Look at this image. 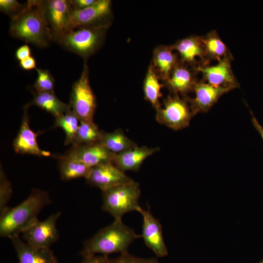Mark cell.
<instances>
[{
    "label": "cell",
    "mask_w": 263,
    "mask_h": 263,
    "mask_svg": "<svg viewBox=\"0 0 263 263\" xmlns=\"http://www.w3.org/2000/svg\"><path fill=\"white\" fill-rule=\"evenodd\" d=\"M40 6L53 41L56 43L75 29L69 0H40Z\"/></svg>",
    "instance_id": "7"
},
{
    "label": "cell",
    "mask_w": 263,
    "mask_h": 263,
    "mask_svg": "<svg viewBox=\"0 0 263 263\" xmlns=\"http://www.w3.org/2000/svg\"><path fill=\"white\" fill-rule=\"evenodd\" d=\"M51 203L48 193L34 189L29 196L15 207H8L0 213V236L9 239L19 236L37 221L38 216Z\"/></svg>",
    "instance_id": "1"
},
{
    "label": "cell",
    "mask_w": 263,
    "mask_h": 263,
    "mask_svg": "<svg viewBox=\"0 0 263 263\" xmlns=\"http://www.w3.org/2000/svg\"><path fill=\"white\" fill-rule=\"evenodd\" d=\"M26 2L21 4L16 0H0V11L11 19L20 14L26 7Z\"/></svg>",
    "instance_id": "31"
},
{
    "label": "cell",
    "mask_w": 263,
    "mask_h": 263,
    "mask_svg": "<svg viewBox=\"0 0 263 263\" xmlns=\"http://www.w3.org/2000/svg\"><path fill=\"white\" fill-rule=\"evenodd\" d=\"M143 217L142 233L141 236L147 246L150 249L157 257L162 258L168 254V249L164 243L161 225L154 218L150 209L145 210L139 206L136 210Z\"/></svg>",
    "instance_id": "13"
},
{
    "label": "cell",
    "mask_w": 263,
    "mask_h": 263,
    "mask_svg": "<svg viewBox=\"0 0 263 263\" xmlns=\"http://www.w3.org/2000/svg\"><path fill=\"white\" fill-rule=\"evenodd\" d=\"M31 56V50L27 44L19 47L15 52V57L20 61Z\"/></svg>",
    "instance_id": "34"
},
{
    "label": "cell",
    "mask_w": 263,
    "mask_h": 263,
    "mask_svg": "<svg viewBox=\"0 0 263 263\" xmlns=\"http://www.w3.org/2000/svg\"><path fill=\"white\" fill-rule=\"evenodd\" d=\"M195 69L179 62L174 68L169 79L164 83L171 94L188 96V93L193 91L198 81Z\"/></svg>",
    "instance_id": "18"
},
{
    "label": "cell",
    "mask_w": 263,
    "mask_h": 263,
    "mask_svg": "<svg viewBox=\"0 0 263 263\" xmlns=\"http://www.w3.org/2000/svg\"><path fill=\"white\" fill-rule=\"evenodd\" d=\"M65 154L89 168L103 163L113 162L115 155L100 142L72 146Z\"/></svg>",
    "instance_id": "16"
},
{
    "label": "cell",
    "mask_w": 263,
    "mask_h": 263,
    "mask_svg": "<svg viewBox=\"0 0 263 263\" xmlns=\"http://www.w3.org/2000/svg\"><path fill=\"white\" fill-rule=\"evenodd\" d=\"M32 101L29 103L35 105L46 112L52 114L55 117H58L69 110V104L61 101L56 95L55 93H39L34 91Z\"/></svg>",
    "instance_id": "22"
},
{
    "label": "cell",
    "mask_w": 263,
    "mask_h": 263,
    "mask_svg": "<svg viewBox=\"0 0 263 263\" xmlns=\"http://www.w3.org/2000/svg\"><path fill=\"white\" fill-rule=\"evenodd\" d=\"M10 239L16 251L18 263H58L57 258L50 248L32 247L19 236Z\"/></svg>",
    "instance_id": "19"
},
{
    "label": "cell",
    "mask_w": 263,
    "mask_h": 263,
    "mask_svg": "<svg viewBox=\"0 0 263 263\" xmlns=\"http://www.w3.org/2000/svg\"><path fill=\"white\" fill-rule=\"evenodd\" d=\"M201 39L206 58L209 62L211 60L219 61L225 57L232 56L226 44L215 30L201 36Z\"/></svg>",
    "instance_id": "23"
},
{
    "label": "cell",
    "mask_w": 263,
    "mask_h": 263,
    "mask_svg": "<svg viewBox=\"0 0 263 263\" xmlns=\"http://www.w3.org/2000/svg\"><path fill=\"white\" fill-rule=\"evenodd\" d=\"M110 26H81L75 28L58 42L66 50L84 61L95 54L103 44Z\"/></svg>",
    "instance_id": "4"
},
{
    "label": "cell",
    "mask_w": 263,
    "mask_h": 263,
    "mask_svg": "<svg viewBox=\"0 0 263 263\" xmlns=\"http://www.w3.org/2000/svg\"><path fill=\"white\" fill-rule=\"evenodd\" d=\"M97 0H69L74 10H81L94 4Z\"/></svg>",
    "instance_id": "33"
},
{
    "label": "cell",
    "mask_w": 263,
    "mask_h": 263,
    "mask_svg": "<svg viewBox=\"0 0 263 263\" xmlns=\"http://www.w3.org/2000/svg\"><path fill=\"white\" fill-rule=\"evenodd\" d=\"M85 179L90 184L102 191L133 181L112 162L103 163L91 168Z\"/></svg>",
    "instance_id": "11"
},
{
    "label": "cell",
    "mask_w": 263,
    "mask_h": 263,
    "mask_svg": "<svg viewBox=\"0 0 263 263\" xmlns=\"http://www.w3.org/2000/svg\"><path fill=\"white\" fill-rule=\"evenodd\" d=\"M103 131H100L93 122L80 121L73 146L88 145L100 142Z\"/></svg>",
    "instance_id": "27"
},
{
    "label": "cell",
    "mask_w": 263,
    "mask_h": 263,
    "mask_svg": "<svg viewBox=\"0 0 263 263\" xmlns=\"http://www.w3.org/2000/svg\"><path fill=\"white\" fill-rule=\"evenodd\" d=\"M233 57H225L214 65H200L195 69L201 73L203 81L216 87L237 88L239 84L233 72L231 61Z\"/></svg>",
    "instance_id": "12"
},
{
    "label": "cell",
    "mask_w": 263,
    "mask_h": 263,
    "mask_svg": "<svg viewBox=\"0 0 263 263\" xmlns=\"http://www.w3.org/2000/svg\"><path fill=\"white\" fill-rule=\"evenodd\" d=\"M12 194L11 183L7 179L5 173L0 167V213L8 207V203Z\"/></svg>",
    "instance_id": "30"
},
{
    "label": "cell",
    "mask_w": 263,
    "mask_h": 263,
    "mask_svg": "<svg viewBox=\"0 0 263 263\" xmlns=\"http://www.w3.org/2000/svg\"><path fill=\"white\" fill-rule=\"evenodd\" d=\"M20 68L24 70H31L36 69V61L33 56H31L19 62Z\"/></svg>",
    "instance_id": "36"
},
{
    "label": "cell",
    "mask_w": 263,
    "mask_h": 263,
    "mask_svg": "<svg viewBox=\"0 0 263 263\" xmlns=\"http://www.w3.org/2000/svg\"><path fill=\"white\" fill-rule=\"evenodd\" d=\"M172 47L179 60L196 69L200 65H208L201 39V36L191 35L177 40Z\"/></svg>",
    "instance_id": "14"
},
{
    "label": "cell",
    "mask_w": 263,
    "mask_h": 263,
    "mask_svg": "<svg viewBox=\"0 0 263 263\" xmlns=\"http://www.w3.org/2000/svg\"><path fill=\"white\" fill-rule=\"evenodd\" d=\"M112 1L97 0L93 5L81 10H72L75 28L81 26H110L112 19Z\"/></svg>",
    "instance_id": "10"
},
{
    "label": "cell",
    "mask_w": 263,
    "mask_h": 263,
    "mask_svg": "<svg viewBox=\"0 0 263 263\" xmlns=\"http://www.w3.org/2000/svg\"><path fill=\"white\" fill-rule=\"evenodd\" d=\"M58 168L61 179L65 181L86 178L91 169L66 154L59 157Z\"/></svg>",
    "instance_id": "26"
},
{
    "label": "cell",
    "mask_w": 263,
    "mask_h": 263,
    "mask_svg": "<svg viewBox=\"0 0 263 263\" xmlns=\"http://www.w3.org/2000/svg\"><path fill=\"white\" fill-rule=\"evenodd\" d=\"M26 4L20 14L11 19L10 35L36 47H47L53 38L43 14L40 0H27Z\"/></svg>",
    "instance_id": "2"
},
{
    "label": "cell",
    "mask_w": 263,
    "mask_h": 263,
    "mask_svg": "<svg viewBox=\"0 0 263 263\" xmlns=\"http://www.w3.org/2000/svg\"><path fill=\"white\" fill-rule=\"evenodd\" d=\"M60 215L59 211L43 221H37L22 233L23 240L35 248H50L58 238L56 224Z\"/></svg>",
    "instance_id": "9"
},
{
    "label": "cell",
    "mask_w": 263,
    "mask_h": 263,
    "mask_svg": "<svg viewBox=\"0 0 263 263\" xmlns=\"http://www.w3.org/2000/svg\"><path fill=\"white\" fill-rule=\"evenodd\" d=\"M263 263V259L262 260H261L260 262H259V263Z\"/></svg>",
    "instance_id": "38"
},
{
    "label": "cell",
    "mask_w": 263,
    "mask_h": 263,
    "mask_svg": "<svg viewBox=\"0 0 263 263\" xmlns=\"http://www.w3.org/2000/svg\"><path fill=\"white\" fill-rule=\"evenodd\" d=\"M69 104L80 121H94L96 100L90 85L87 61H84L80 76L72 86Z\"/></svg>",
    "instance_id": "6"
},
{
    "label": "cell",
    "mask_w": 263,
    "mask_h": 263,
    "mask_svg": "<svg viewBox=\"0 0 263 263\" xmlns=\"http://www.w3.org/2000/svg\"><path fill=\"white\" fill-rule=\"evenodd\" d=\"M160 81L152 66L150 64L143 81V89L145 99L151 104L155 110L161 107L160 99L163 94L161 90L165 87L164 84Z\"/></svg>",
    "instance_id": "24"
},
{
    "label": "cell",
    "mask_w": 263,
    "mask_h": 263,
    "mask_svg": "<svg viewBox=\"0 0 263 263\" xmlns=\"http://www.w3.org/2000/svg\"><path fill=\"white\" fill-rule=\"evenodd\" d=\"M179 62L178 56L172 45H160L153 49L150 64L161 81L164 83Z\"/></svg>",
    "instance_id": "20"
},
{
    "label": "cell",
    "mask_w": 263,
    "mask_h": 263,
    "mask_svg": "<svg viewBox=\"0 0 263 263\" xmlns=\"http://www.w3.org/2000/svg\"><path fill=\"white\" fill-rule=\"evenodd\" d=\"M188 97L170 93L164 99L163 106L156 110L157 121L175 131L188 127L194 115Z\"/></svg>",
    "instance_id": "8"
},
{
    "label": "cell",
    "mask_w": 263,
    "mask_h": 263,
    "mask_svg": "<svg viewBox=\"0 0 263 263\" xmlns=\"http://www.w3.org/2000/svg\"><path fill=\"white\" fill-rule=\"evenodd\" d=\"M38 76L33 88L34 91L39 93H54L55 84V79L47 69H36Z\"/></svg>",
    "instance_id": "29"
},
{
    "label": "cell",
    "mask_w": 263,
    "mask_h": 263,
    "mask_svg": "<svg viewBox=\"0 0 263 263\" xmlns=\"http://www.w3.org/2000/svg\"><path fill=\"white\" fill-rule=\"evenodd\" d=\"M29 104L23 108V114L19 132L13 142L15 151L20 154H29L39 156H48L49 152L41 150L38 144V133L35 132L29 125L27 111Z\"/></svg>",
    "instance_id": "17"
},
{
    "label": "cell",
    "mask_w": 263,
    "mask_h": 263,
    "mask_svg": "<svg viewBox=\"0 0 263 263\" xmlns=\"http://www.w3.org/2000/svg\"><path fill=\"white\" fill-rule=\"evenodd\" d=\"M100 143L115 154L122 153L137 146L120 129L111 132L103 131Z\"/></svg>",
    "instance_id": "25"
},
{
    "label": "cell",
    "mask_w": 263,
    "mask_h": 263,
    "mask_svg": "<svg viewBox=\"0 0 263 263\" xmlns=\"http://www.w3.org/2000/svg\"><path fill=\"white\" fill-rule=\"evenodd\" d=\"M159 150L158 147L137 146L122 153L115 154L112 162L123 172L127 170L136 171L147 158Z\"/></svg>",
    "instance_id": "21"
},
{
    "label": "cell",
    "mask_w": 263,
    "mask_h": 263,
    "mask_svg": "<svg viewBox=\"0 0 263 263\" xmlns=\"http://www.w3.org/2000/svg\"><path fill=\"white\" fill-rule=\"evenodd\" d=\"M250 113L252 115L251 121L254 128L258 131L263 140V127H262L254 116L252 112L250 110Z\"/></svg>",
    "instance_id": "37"
},
{
    "label": "cell",
    "mask_w": 263,
    "mask_h": 263,
    "mask_svg": "<svg viewBox=\"0 0 263 263\" xmlns=\"http://www.w3.org/2000/svg\"><path fill=\"white\" fill-rule=\"evenodd\" d=\"M79 119L71 109L66 113L55 117L54 127H59L64 131L66 137L64 144H73L75 134L78 129Z\"/></svg>",
    "instance_id": "28"
},
{
    "label": "cell",
    "mask_w": 263,
    "mask_h": 263,
    "mask_svg": "<svg viewBox=\"0 0 263 263\" xmlns=\"http://www.w3.org/2000/svg\"><path fill=\"white\" fill-rule=\"evenodd\" d=\"M141 235L124 225L122 219H114L110 225L99 230L93 237L85 241L80 252L83 258L96 254L109 255L128 252L130 245Z\"/></svg>",
    "instance_id": "3"
},
{
    "label": "cell",
    "mask_w": 263,
    "mask_h": 263,
    "mask_svg": "<svg viewBox=\"0 0 263 263\" xmlns=\"http://www.w3.org/2000/svg\"><path fill=\"white\" fill-rule=\"evenodd\" d=\"M232 89L214 86L203 80L198 81L193 90L195 93L194 97H188L194 116L199 113L208 112L224 94Z\"/></svg>",
    "instance_id": "15"
},
{
    "label": "cell",
    "mask_w": 263,
    "mask_h": 263,
    "mask_svg": "<svg viewBox=\"0 0 263 263\" xmlns=\"http://www.w3.org/2000/svg\"><path fill=\"white\" fill-rule=\"evenodd\" d=\"M141 194L139 185L134 181L102 191V209L114 219H122L125 213L136 210Z\"/></svg>",
    "instance_id": "5"
},
{
    "label": "cell",
    "mask_w": 263,
    "mask_h": 263,
    "mask_svg": "<svg viewBox=\"0 0 263 263\" xmlns=\"http://www.w3.org/2000/svg\"><path fill=\"white\" fill-rule=\"evenodd\" d=\"M80 263H111V262L108 256L102 255L83 258V260Z\"/></svg>",
    "instance_id": "35"
},
{
    "label": "cell",
    "mask_w": 263,
    "mask_h": 263,
    "mask_svg": "<svg viewBox=\"0 0 263 263\" xmlns=\"http://www.w3.org/2000/svg\"><path fill=\"white\" fill-rule=\"evenodd\" d=\"M110 260L111 263H159L156 258H138L131 255L128 252L121 254L118 257Z\"/></svg>",
    "instance_id": "32"
}]
</instances>
